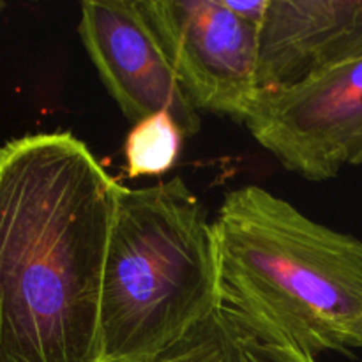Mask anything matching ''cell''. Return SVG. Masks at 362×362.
Instances as JSON below:
<instances>
[{
    "label": "cell",
    "instance_id": "1",
    "mask_svg": "<svg viewBox=\"0 0 362 362\" xmlns=\"http://www.w3.org/2000/svg\"><path fill=\"white\" fill-rule=\"evenodd\" d=\"M124 186L67 131L0 147V362H101V288Z\"/></svg>",
    "mask_w": 362,
    "mask_h": 362
},
{
    "label": "cell",
    "instance_id": "2",
    "mask_svg": "<svg viewBox=\"0 0 362 362\" xmlns=\"http://www.w3.org/2000/svg\"><path fill=\"white\" fill-rule=\"evenodd\" d=\"M221 306L318 359L362 324V240L260 186L230 191L212 221Z\"/></svg>",
    "mask_w": 362,
    "mask_h": 362
},
{
    "label": "cell",
    "instance_id": "3",
    "mask_svg": "<svg viewBox=\"0 0 362 362\" xmlns=\"http://www.w3.org/2000/svg\"><path fill=\"white\" fill-rule=\"evenodd\" d=\"M221 308L218 247L180 177L124 187L101 288V362H152Z\"/></svg>",
    "mask_w": 362,
    "mask_h": 362
},
{
    "label": "cell",
    "instance_id": "4",
    "mask_svg": "<svg viewBox=\"0 0 362 362\" xmlns=\"http://www.w3.org/2000/svg\"><path fill=\"white\" fill-rule=\"evenodd\" d=\"M243 124L286 170L308 180L362 165V57L303 83L260 90Z\"/></svg>",
    "mask_w": 362,
    "mask_h": 362
},
{
    "label": "cell",
    "instance_id": "5",
    "mask_svg": "<svg viewBox=\"0 0 362 362\" xmlns=\"http://www.w3.org/2000/svg\"><path fill=\"white\" fill-rule=\"evenodd\" d=\"M197 110L244 122L260 94V27L225 0H140Z\"/></svg>",
    "mask_w": 362,
    "mask_h": 362
},
{
    "label": "cell",
    "instance_id": "6",
    "mask_svg": "<svg viewBox=\"0 0 362 362\" xmlns=\"http://www.w3.org/2000/svg\"><path fill=\"white\" fill-rule=\"evenodd\" d=\"M81 45L103 85L131 122L166 112L186 136L200 131L175 69L140 2L87 0L80 6Z\"/></svg>",
    "mask_w": 362,
    "mask_h": 362
},
{
    "label": "cell",
    "instance_id": "7",
    "mask_svg": "<svg viewBox=\"0 0 362 362\" xmlns=\"http://www.w3.org/2000/svg\"><path fill=\"white\" fill-rule=\"evenodd\" d=\"M362 57V0H269L258 83L276 90Z\"/></svg>",
    "mask_w": 362,
    "mask_h": 362
},
{
    "label": "cell",
    "instance_id": "8",
    "mask_svg": "<svg viewBox=\"0 0 362 362\" xmlns=\"http://www.w3.org/2000/svg\"><path fill=\"white\" fill-rule=\"evenodd\" d=\"M184 136L182 127L166 112L134 124L124 147L127 177H154L172 170L180 158Z\"/></svg>",
    "mask_w": 362,
    "mask_h": 362
},
{
    "label": "cell",
    "instance_id": "9",
    "mask_svg": "<svg viewBox=\"0 0 362 362\" xmlns=\"http://www.w3.org/2000/svg\"><path fill=\"white\" fill-rule=\"evenodd\" d=\"M232 336V320L221 306L211 318L152 362H218L228 349Z\"/></svg>",
    "mask_w": 362,
    "mask_h": 362
},
{
    "label": "cell",
    "instance_id": "10",
    "mask_svg": "<svg viewBox=\"0 0 362 362\" xmlns=\"http://www.w3.org/2000/svg\"><path fill=\"white\" fill-rule=\"evenodd\" d=\"M226 311L235 325L243 362H318V359L304 354L303 350L276 336L274 332L260 327L233 311Z\"/></svg>",
    "mask_w": 362,
    "mask_h": 362
},
{
    "label": "cell",
    "instance_id": "11",
    "mask_svg": "<svg viewBox=\"0 0 362 362\" xmlns=\"http://www.w3.org/2000/svg\"><path fill=\"white\" fill-rule=\"evenodd\" d=\"M225 6L230 11H233L237 16L243 18V20L250 21V23L257 25V27H262L269 0H253V2H232V0H225Z\"/></svg>",
    "mask_w": 362,
    "mask_h": 362
},
{
    "label": "cell",
    "instance_id": "12",
    "mask_svg": "<svg viewBox=\"0 0 362 362\" xmlns=\"http://www.w3.org/2000/svg\"><path fill=\"white\" fill-rule=\"evenodd\" d=\"M228 313V311H226ZM232 320V317H230ZM233 325V322H232ZM218 362H243L240 361V349H239V339H237V331H235V325H233V336H232V341H230L228 349L225 350L223 357Z\"/></svg>",
    "mask_w": 362,
    "mask_h": 362
},
{
    "label": "cell",
    "instance_id": "13",
    "mask_svg": "<svg viewBox=\"0 0 362 362\" xmlns=\"http://www.w3.org/2000/svg\"><path fill=\"white\" fill-rule=\"evenodd\" d=\"M349 349H362V324L354 331L352 338H350Z\"/></svg>",
    "mask_w": 362,
    "mask_h": 362
}]
</instances>
